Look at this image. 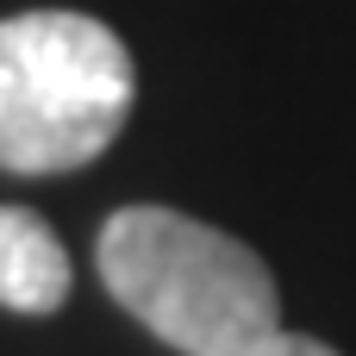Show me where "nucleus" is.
Returning <instances> with one entry per match:
<instances>
[{"mask_svg":"<svg viewBox=\"0 0 356 356\" xmlns=\"http://www.w3.org/2000/svg\"><path fill=\"white\" fill-rule=\"evenodd\" d=\"M94 257L106 294L181 356H257L282 332L269 263L175 207H119Z\"/></svg>","mask_w":356,"mask_h":356,"instance_id":"1","label":"nucleus"},{"mask_svg":"<svg viewBox=\"0 0 356 356\" xmlns=\"http://www.w3.org/2000/svg\"><path fill=\"white\" fill-rule=\"evenodd\" d=\"M138 100L131 50L88 13L0 19V169L63 175L113 150Z\"/></svg>","mask_w":356,"mask_h":356,"instance_id":"2","label":"nucleus"},{"mask_svg":"<svg viewBox=\"0 0 356 356\" xmlns=\"http://www.w3.org/2000/svg\"><path fill=\"white\" fill-rule=\"evenodd\" d=\"M69 250L31 207H0V307L56 313L69 300Z\"/></svg>","mask_w":356,"mask_h":356,"instance_id":"3","label":"nucleus"},{"mask_svg":"<svg viewBox=\"0 0 356 356\" xmlns=\"http://www.w3.org/2000/svg\"><path fill=\"white\" fill-rule=\"evenodd\" d=\"M257 356H338V350H332V344H319V338H307V332H275Z\"/></svg>","mask_w":356,"mask_h":356,"instance_id":"4","label":"nucleus"}]
</instances>
